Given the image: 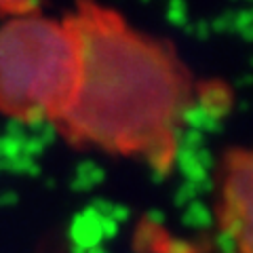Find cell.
Masks as SVG:
<instances>
[{
  "instance_id": "cell-1",
  "label": "cell",
  "mask_w": 253,
  "mask_h": 253,
  "mask_svg": "<svg viewBox=\"0 0 253 253\" xmlns=\"http://www.w3.org/2000/svg\"><path fill=\"white\" fill-rule=\"evenodd\" d=\"M81 78L57 129L74 146L169 169L192 108V81L163 41L118 11L81 0Z\"/></svg>"
},
{
  "instance_id": "cell-2",
  "label": "cell",
  "mask_w": 253,
  "mask_h": 253,
  "mask_svg": "<svg viewBox=\"0 0 253 253\" xmlns=\"http://www.w3.org/2000/svg\"><path fill=\"white\" fill-rule=\"evenodd\" d=\"M72 17L41 11L0 23V116L21 125L61 123L81 78Z\"/></svg>"
},
{
  "instance_id": "cell-3",
  "label": "cell",
  "mask_w": 253,
  "mask_h": 253,
  "mask_svg": "<svg viewBox=\"0 0 253 253\" xmlns=\"http://www.w3.org/2000/svg\"><path fill=\"white\" fill-rule=\"evenodd\" d=\"M213 217L228 253H253V146L232 148L219 161Z\"/></svg>"
},
{
  "instance_id": "cell-4",
  "label": "cell",
  "mask_w": 253,
  "mask_h": 253,
  "mask_svg": "<svg viewBox=\"0 0 253 253\" xmlns=\"http://www.w3.org/2000/svg\"><path fill=\"white\" fill-rule=\"evenodd\" d=\"M34 11H38V0H0V19L19 17Z\"/></svg>"
}]
</instances>
